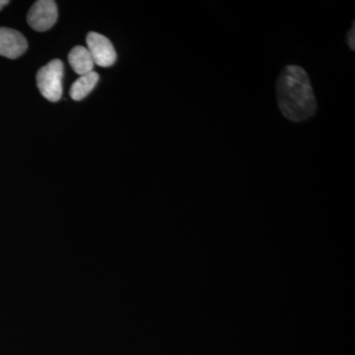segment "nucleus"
Segmentation results:
<instances>
[{
	"mask_svg": "<svg viewBox=\"0 0 355 355\" xmlns=\"http://www.w3.org/2000/svg\"><path fill=\"white\" fill-rule=\"evenodd\" d=\"M99 80V74L95 71L79 77L70 88V97L76 101H81L94 89Z\"/></svg>",
	"mask_w": 355,
	"mask_h": 355,
	"instance_id": "nucleus-7",
	"label": "nucleus"
},
{
	"mask_svg": "<svg viewBox=\"0 0 355 355\" xmlns=\"http://www.w3.org/2000/svg\"><path fill=\"white\" fill-rule=\"evenodd\" d=\"M64 67L60 60H53L40 69L37 85L41 94L50 102H58L62 95Z\"/></svg>",
	"mask_w": 355,
	"mask_h": 355,
	"instance_id": "nucleus-2",
	"label": "nucleus"
},
{
	"mask_svg": "<svg viewBox=\"0 0 355 355\" xmlns=\"http://www.w3.org/2000/svg\"><path fill=\"white\" fill-rule=\"evenodd\" d=\"M69 64L79 76H83L93 71L94 62L87 49L77 46L72 49L69 55Z\"/></svg>",
	"mask_w": 355,
	"mask_h": 355,
	"instance_id": "nucleus-6",
	"label": "nucleus"
},
{
	"mask_svg": "<svg viewBox=\"0 0 355 355\" xmlns=\"http://www.w3.org/2000/svg\"><path fill=\"white\" fill-rule=\"evenodd\" d=\"M279 111L293 123L308 120L316 114V97L309 76L299 65H287L280 72L275 85Z\"/></svg>",
	"mask_w": 355,
	"mask_h": 355,
	"instance_id": "nucleus-1",
	"label": "nucleus"
},
{
	"mask_svg": "<svg viewBox=\"0 0 355 355\" xmlns=\"http://www.w3.org/2000/svg\"><path fill=\"white\" fill-rule=\"evenodd\" d=\"M7 4H9L8 0H0V10H2V8L6 7Z\"/></svg>",
	"mask_w": 355,
	"mask_h": 355,
	"instance_id": "nucleus-9",
	"label": "nucleus"
},
{
	"mask_svg": "<svg viewBox=\"0 0 355 355\" xmlns=\"http://www.w3.org/2000/svg\"><path fill=\"white\" fill-rule=\"evenodd\" d=\"M86 42L87 50L95 64L101 67H109L116 62V51L108 38L98 33L91 32L87 35Z\"/></svg>",
	"mask_w": 355,
	"mask_h": 355,
	"instance_id": "nucleus-4",
	"label": "nucleus"
},
{
	"mask_svg": "<svg viewBox=\"0 0 355 355\" xmlns=\"http://www.w3.org/2000/svg\"><path fill=\"white\" fill-rule=\"evenodd\" d=\"M27 49V40L20 32L0 27V55L14 60L21 57Z\"/></svg>",
	"mask_w": 355,
	"mask_h": 355,
	"instance_id": "nucleus-5",
	"label": "nucleus"
},
{
	"mask_svg": "<svg viewBox=\"0 0 355 355\" xmlns=\"http://www.w3.org/2000/svg\"><path fill=\"white\" fill-rule=\"evenodd\" d=\"M347 42L350 50H355V22H352V28L347 32Z\"/></svg>",
	"mask_w": 355,
	"mask_h": 355,
	"instance_id": "nucleus-8",
	"label": "nucleus"
},
{
	"mask_svg": "<svg viewBox=\"0 0 355 355\" xmlns=\"http://www.w3.org/2000/svg\"><path fill=\"white\" fill-rule=\"evenodd\" d=\"M58 16V6L55 1L39 0L28 12V24L35 31H48L57 22Z\"/></svg>",
	"mask_w": 355,
	"mask_h": 355,
	"instance_id": "nucleus-3",
	"label": "nucleus"
}]
</instances>
